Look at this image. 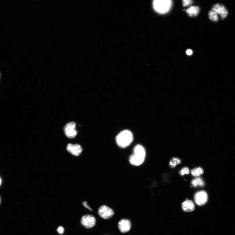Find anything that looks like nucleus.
I'll return each mask as SVG.
<instances>
[{
	"instance_id": "nucleus-11",
	"label": "nucleus",
	"mask_w": 235,
	"mask_h": 235,
	"mask_svg": "<svg viewBox=\"0 0 235 235\" xmlns=\"http://www.w3.org/2000/svg\"><path fill=\"white\" fill-rule=\"evenodd\" d=\"M183 210L186 212H190L194 210L195 205L192 201L187 200L185 201L182 204Z\"/></svg>"
},
{
	"instance_id": "nucleus-16",
	"label": "nucleus",
	"mask_w": 235,
	"mask_h": 235,
	"mask_svg": "<svg viewBox=\"0 0 235 235\" xmlns=\"http://www.w3.org/2000/svg\"><path fill=\"white\" fill-rule=\"evenodd\" d=\"M181 163V160L180 158L177 157H173L169 162V164L171 168H173Z\"/></svg>"
},
{
	"instance_id": "nucleus-7",
	"label": "nucleus",
	"mask_w": 235,
	"mask_h": 235,
	"mask_svg": "<svg viewBox=\"0 0 235 235\" xmlns=\"http://www.w3.org/2000/svg\"><path fill=\"white\" fill-rule=\"evenodd\" d=\"M195 203L199 206L204 204L207 201L208 197L207 193L204 191L197 192L194 197Z\"/></svg>"
},
{
	"instance_id": "nucleus-3",
	"label": "nucleus",
	"mask_w": 235,
	"mask_h": 235,
	"mask_svg": "<svg viewBox=\"0 0 235 235\" xmlns=\"http://www.w3.org/2000/svg\"><path fill=\"white\" fill-rule=\"evenodd\" d=\"M172 4V1L170 0H156L153 2L154 10L161 14L165 13L170 11Z\"/></svg>"
},
{
	"instance_id": "nucleus-20",
	"label": "nucleus",
	"mask_w": 235,
	"mask_h": 235,
	"mask_svg": "<svg viewBox=\"0 0 235 235\" xmlns=\"http://www.w3.org/2000/svg\"><path fill=\"white\" fill-rule=\"evenodd\" d=\"M87 202L86 201H84L82 203V204L83 205V206L85 207L86 208H87L89 210H90L91 211H92V209L89 206L87 205Z\"/></svg>"
},
{
	"instance_id": "nucleus-18",
	"label": "nucleus",
	"mask_w": 235,
	"mask_h": 235,
	"mask_svg": "<svg viewBox=\"0 0 235 235\" xmlns=\"http://www.w3.org/2000/svg\"><path fill=\"white\" fill-rule=\"evenodd\" d=\"M183 6L184 7H187L191 5L193 3V1L191 0H184L182 1Z\"/></svg>"
},
{
	"instance_id": "nucleus-12",
	"label": "nucleus",
	"mask_w": 235,
	"mask_h": 235,
	"mask_svg": "<svg viewBox=\"0 0 235 235\" xmlns=\"http://www.w3.org/2000/svg\"><path fill=\"white\" fill-rule=\"evenodd\" d=\"M200 11L199 7L193 6L190 7L186 10L187 15L190 17H194L198 15Z\"/></svg>"
},
{
	"instance_id": "nucleus-14",
	"label": "nucleus",
	"mask_w": 235,
	"mask_h": 235,
	"mask_svg": "<svg viewBox=\"0 0 235 235\" xmlns=\"http://www.w3.org/2000/svg\"><path fill=\"white\" fill-rule=\"evenodd\" d=\"M204 171L201 167L196 168L193 169L191 171V175L195 177H198L203 175Z\"/></svg>"
},
{
	"instance_id": "nucleus-19",
	"label": "nucleus",
	"mask_w": 235,
	"mask_h": 235,
	"mask_svg": "<svg viewBox=\"0 0 235 235\" xmlns=\"http://www.w3.org/2000/svg\"><path fill=\"white\" fill-rule=\"evenodd\" d=\"M57 231L60 234L62 235L64 232V229L62 226L59 227L57 228Z\"/></svg>"
},
{
	"instance_id": "nucleus-1",
	"label": "nucleus",
	"mask_w": 235,
	"mask_h": 235,
	"mask_svg": "<svg viewBox=\"0 0 235 235\" xmlns=\"http://www.w3.org/2000/svg\"><path fill=\"white\" fill-rule=\"evenodd\" d=\"M146 153L144 147L140 145H136L134 149V153L130 157L129 161L132 165L138 166L144 162Z\"/></svg>"
},
{
	"instance_id": "nucleus-5",
	"label": "nucleus",
	"mask_w": 235,
	"mask_h": 235,
	"mask_svg": "<svg viewBox=\"0 0 235 235\" xmlns=\"http://www.w3.org/2000/svg\"><path fill=\"white\" fill-rule=\"evenodd\" d=\"M76 124L75 122H70L66 125L64 127V131L66 136L70 139L74 138L77 134L76 129Z\"/></svg>"
},
{
	"instance_id": "nucleus-6",
	"label": "nucleus",
	"mask_w": 235,
	"mask_h": 235,
	"mask_svg": "<svg viewBox=\"0 0 235 235\" xmlns=\"http://www.w3.org/2000/svg\"><path fill=\"white\" fill-rule=\"evenodd\" d=\"M96 219L95 217L90 215H86L83 216L81 223L83 227L87 229L92 228L96 225Z\"/></svg>"
},
{
	"instance_id": "nucleus-17",
	"label": "nucleus",
	"mask_w": 235,
	"mask_h": 235,
	"mask_svg": "<svg viewBox=\"0 0 235 235\" xmlns=\"http://www.w3.org/2000/svg\"><path fill=\"white\" fill-rule=\"evenodd\" d=\"M189 169L187 167L183 168L179 172L180 175L181 176H183L185 175L189 174Z\"/></svg>"
},
{
	"instance_id": "nucleus-2",
	"label": "nucleus",
	"mask_w": 235,
	"mask_h": 235,
	"mask_svg": "<svg viewBox=\"0 0 235 235\" xmlns=\"http://www.w3.org/2000/svg\"><path fill=\"white\" fill-rule=\"evenodd\" d=\"M133 140V135L128 130L122 131L117 136L116 138L117 145L121 148H125L129 146Z\"/></svg>"
},
{
	"instance_id": "nucleus-4",
	"label": "nucleus",
	"mask_w": 235,
	"mask_h": 235,
	"mask_svg": "<svg viewBox=\"0 0 235 235\" xmlns=\"http://www.w3.org/2000/svg\"><path fill=\"white\" fill-rule=\"evenodd\" d=\"M98 214L103 219H107L111 218L114 213V210L109 207L103 205L98 208Z\"/></svg>"
},
{
	"instance_id": "nucleus-22",
	"label": "nucleus",
	"mask_w": 235,
	"mask_h": 235,
	"mask_svg": "<svg viewBox=\"0 0 235 235\" xmlns=\"http://www.w3.org/2000/svg\"><path fill=\"white\" fill-rule=\"evenodd\" d=\"M1 183H2V180H1V178H0V186H1Z\"/></svg>"
},
{
	"instance_id": "nucleus-25",
	"label": "nucleus",
	"mask_w": 235,
	"mask_h": 235,
	"mask_svg": "<svg viewBox=\"0 0 235 235\" xmlns=\"http://www.w3.org/2000/svg\"></svg>"
},
{
	"instance_id": "nucleus-9",
	"label": "nucleus",
	"mask_w": 235,
	"mask_h": 235,
	"mask_svg": "<svg viewBox=\"0 0 235 235\" xmlns=\"http://www.w3.org/2000/svg\"><path fill=\"white\" fill-rule=\"evenodd\" d=\"M118 227L121 233L128 232L131 228V222L129 220L127 219H122L119 221L118 223Z\"/></svg>"
},
{
	"instance_id": "nucleus-10",
	"label": "nucleus",
	"mask_w": 235,
	"mask_h": 235,
	"mask_svg": "<svg viewBox=\"0 0 235 235\" xmlns=\"http://www.w3.org/2000/svg\"><path fill=\"white\" fill-rule=\"evenodd\" d=\"M67 150L69 152L76 156H79L82 151L81 146L78 144H69L67 146Z\"/></svg>"
},
{
	"instance_id": "nucleus-24",
	"label": "nucleus",
	"mask_w": 235,
	"mask_h": 235,
	"mask_svg": "<svg viewBox=\"0 0 235 235\" xmlns=\"http://www.w3.org/2000/svg\"><path fill=\"white\" fill-rule=\"evenodd\" d=\"M0 78H1V74H0Z\"/></svg>"
},
{
	"instance_id": "nucleus-8",
	"label": "nucleus",
	"mask_w": 235,
	"mask_h": 235,
	"mask_svg": "<svg viewBox=\"0 0 235 235\" xmlns=\"http://www.w3.org/2000/svg\"><path fill=\"white\" fill-rule=\"evenodd\" d=\"M212 10L219 15L222 19H224L228 16V12L227 9L222 4L217 3L215 4L212 8Z\"/></svg>"
},
{
	"instance_id": "nucleus-15",
	"label": "nucleus",
	"mask_w": 235,
	"mask_h": 235,
	"mask_svg": "<svg viewBox=\"0 0 235 235\" xmlns=\"http://www.w3.org/2000/svg\"><path fill=\"white\" fill-rule=\"evenodd\" d=\"M208 16L210 19L213 21L217 22L219 21V15L215 12L212 10L209 11Z\"/></svg>"
},
{
	"instance_id": "nucleus-13",
	"label": "nucleus",
	"mask_w": 235,
	"mask_h": 235,
	"mask_svg": "<svg viewBox=\"0 0 235 235\" xmlns=\"http://www.w3.org/2000/svg\"><path fill=\"white\" fill-rule=\"evenodd\" d=\"M191 184L194 187L197 186L203 187L205 185V183L202 178L200 177H197L191 181Z\"/></svg>"
},
{
	"instance_id": "nucleus-23",
	"label": "nucleus",
	"mask_w": 235,
	"mask_h": 235,
	"mask_svg": "<svg viewBox=\"0 0 235 235\" xmlns=\"http://www.w3.org/2000/svg\"><path fill=\"white\" fill-rule=\"evenodd\" d=\"M1 196H0V204H1Z\"/></svg>"
},
{
	"instance_id": "nucleus-21",
	"label": "nucleus",
	"mask_w": 235,
	"mask_h": 235,
	"mask_svg": "<svg viewBox=\"0 0 235 235\" xmlns=\"http://www.w3.org/2000/svg\"><path fill=\"white\" fill-rule=\"evenodd\" d=\"M186 54L187 55H191L193 54V51L191 49H187L186 51Z\"/></svg>"
}]
</instances>
